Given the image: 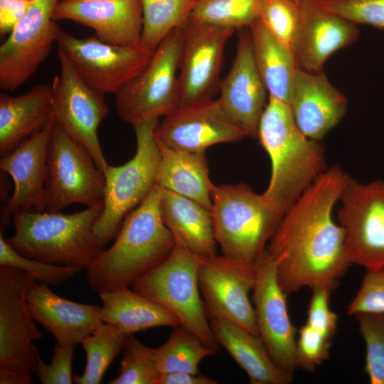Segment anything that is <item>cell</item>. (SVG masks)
<instances>
[{"label": "cell", "instance_id": "cell-1", "mask_svg": "<svg viewBox=\"0 0 384 384\" xmlns=\"http://www.w3.org/2000/svg\"><path fill=\"white\" fill-rule=\"evenodd\" d=\"M348 176L339 166L327 169L284 212L267 250L287 294L304 287L333 292L351 265L343 229L333 218Z\"/></svg>", "mask_w": 384, "mask_h": 384}, {"label": "cell", "instance_id": "cell-2", "mask_svg": "<svg viewBox=\"0 0 384 384\" xmlns=\"http://www.w3.org/2000/svg\"><path fill=\"white\" fill-rule=\"evenodd\" d=\"M161 197L156 184L125 217L113 245L87 269L92 291L100 294L128 287L170 255L175 238L164 223Z\"/></svg>", "mask_w": 384, "mask_h": 384}, {"label": "cell", "instance_id": "cell-3", "mask_svg": "<svg viewBox=\"0 0 384 384\" xmlns=\"http://www.w3.org/2000/svg\"><path fill=\"white\" fill-rule=\"evenodd\" d=\"M257 138L272 164L263 193L284 213L327 169L324 149L300 130L289 105L270 95Z\"/></svg>", "mask_w": 384, "mask_h": 384}, {"label": "cell", "instance_id": "cell-4", "mask_svg": "<svg viewBox=\"0 0 384 384\" xmlns=\"http://www.w3.org/2000/svg\"><path fill=\"white\" fill-rule=\"evenodd\" d=\"M104 201L70 214L60 212H17L12 216L15 231L6 239L22 255L49 264L87 269L105 245L93 225Z\"/></svg>", "mask_w": 384, "mask_h": 384}, {"label": "cell", "instance_id": "cell-5", "mask_svg": "<svg viewBox=\"0 0 384 384\" xmlns=\"http://www.w3.org/2000/svg\"><path fill=\"white\" fill-rule=\"evenodd\" d=\"M211 216L215 240L223 255L254 264L265 251L284 212L264 193L245 183L214 185Z\"/></svg>", "mask_w": 384, "mask_h": 384}, {"label": "cell", "instance_id": "cell-6", "mask_svg": "<svg viewBox=\"0 0 384 384\" xmlns=\"http://www.w3.org/2000/svg\"><path fill=\"white\" fill-rule=\"evenodd\" d=\"M170 255L132 284L138 294L176 316L180 325L210 348L220 345L210 327L199 294L198 268L202 257L191 252L177 238Z\"/></svg>", "mask_w": 384, "mask_h": 384}, {"label": "cell", "instance_id": "cell-7", "mask_svg": "<svg viewBox=\"0 0 384 384\" xmlns=\"http://www.w3.org/2000/svg\"><path fill=\"white\" fill-rule=\"evenodd\" d=\"M159 118L134 124L137 151L123 165L110 164L104 171V209L93 225L96 236L106 245L117 235L125 217L156 185L161 151L155 137Z\"/></svg>", "mask_w": 384, "mask_h": 384}, {"label": "cell", "instance_id": "cell-8", "mask_svg": "<svg viewBox=\"0 0 384 384\" xmlns=\"http://www.w3.org/2000/svg\"><path fill=\"white\" fill-rule=\"evenodd\" d=\"M105 187L104 173L91 153L54 120L47 149L46 211L94 206L103 200Z\"/></svg>", "mask_w": 384, "mask_h": 384}, {"label": "cell", "instance_id": "cell-9", "mask_svg": "<svg viewBox=\"0 0 384 384\" xmlns=\"http://www.w3.org/2000/svg\"><path fill=\"white\" fill-rule=\"evenodd\" d=\"M180 43L177 28L161 42L144 68L114 95L116 110L122 121L133 125L165 117L179 107Z\"/></svg>", "mask_w": 384, "mask_h": 384}, {"label": "cell", "instance_id": "cell-10", "mask_svg": "<svg viewBox=\"0 0 384 384\" xmlns=\"http://www.w3.org/2000/svg\"><path fill=\"white\" fill-rule=\"evenodd\" d=\"M338 223L351 265L384 267V181L362 183L348 176L340 196Z\"/></svg>", "mask_w": 384, "mask_h": 384}, {"label": "cell", "instance_id": "cell-11", "mask_svg": "<svg viewBox=\"0 0 384 384\" xmlns=\"http://www.w3.org/2000/svg\"><path fill=\"white\" fill-rule=\"evenodd\" d=\"M60 72L51 84L53 118L92 155L98 169L108 166L97 129L109 113L105 94L90 85L72 62L58 49Z\"/></svg>", "mask_w": 384, "mask_h": 384}, {"label": "cell", "instance_id": "cell-12", "mask_svg": "<svg viewBox=\"0 0 384 384\" xmlns=\"http://www.w3.org/2000/svg\"><path fill=\"white\" fill-rule=\"evenodd\" d=\"M179 28V107L213 100L222 80L225 47L236 30L190 17Z\"/></svg>", "mask_w": 384, "mask_h": 384}, {"label": "cell", "instance_id": "cell-13", "mask_svg": "<svg viewBox=\"0 0 384 384\" xmlns=\"http://www.w3.org/2000/svg\"><path fill=\"white\" fill-rule=\"evenodd\" d=\"M60 1L32 0L24 17L1 45V90H17L49 55L61 29L53 18Z\"/></svg>", "mask_w": 384, "mask_h": 384}, {"label": "cell", "instance_id": "cell-14", "mask_svg": "<svg viewBox=\"0 0 384 384\" xmlns=\"http://www.w3.org/2000/svg\"><path fill=\"white\" fill-rule=\"evenodd\" d=\"M33 275L0 265V368L35 373L40 357L33 341L42 338L29 314L26 297Z\"/></svg>", "mask_w": 384, "mask_h": 384}, {"label": "cell", "instance_id": "cell-15", "mask_svg": "<svg viewBox=\"0 0 384 384\" xmlns=\"http://www.w3.org/2000/svg\"><path fill=\"white\" fill-rule=\"evenodd\" d=\"M57 45L84 79L105 95H115L144 68L154 52L141 46L107 43L95 36L78 38L62 28Z\"/></svg>", "mask_w": 384, "mask_h": 384}, {"label": "cell", "instance_id": "cell-16", "mask_svg": "<svg viewBox=\"0 0 384 384\" xmlns=\"http://www.w3.org/2000/svg\"><path fill=\"white\" fill-rule=\"evenodd\" d=\"M198 279L208 317L225 319L259 336L255 309L249 299L255 281L254 264L223 255L202 257Z\"/></svg>", "mask_w": 384, "mask_h": 384}, {"label": "cell", "instance_id": "cell-17", "mask_svg": "<svg viewBox=\"0 0 384 384\" xmlns=\"http://www.w3.org/2000/svg\"><path fill=\"white\" fill-rule=\"evenodd\" d=\"M254 267L252 301L259 336L274 363L294 375L297 368V328L288 313L287 294L279 284L274 261L267 249L255 260Z\"/></svg>", "mask_w": 384, "mask_h": 384}, {"label": "cell", "instance_id": "cell-18", "mask_svg": "<svg viewBox=\"0 0 384 384\" xmlns=\"http://www.w3.org/2000/svg\"><path fill=\"white\" fill-rule=\"evenodd\" d=\"M53 123L54 119L1 157V171L11 177L14 191L1 209L0 232L4 233L17 212L46 211L47 149Z\"/></svg>", "mask_w": 384, "mask_h": 384}, {"label": "cell", "instance_id": "cell-19", "mask_svg": "<svg viewBox=\"0 0 384 384\" xmlns=\"http://www.w3.org/2000/svg\"><path fill=\"white\" fill-rule=\"evenodd\" d=\"M155 137L171 149L206 151L214 144L235 142L248 136L225 115L217 100H211L178 107L164 117Z\"/></svg>", "mask_w": 384, "mask_h": 384}, {"label": "cell", "instance_id": "cell-20", "mask_svg": "<svg viewBox=\"0 0 384 384\" xmlns=\"http://www.w3.org/2000/svg\"><path fill=\"white\" fill-rule=\"evenodd\" d=\"M236 48L232 66L221 80L217 101L234 124L248 137L257 138L267 90L255 63L250 31L240 32Z\"/></svg>", "mask_w": 384, "mask_h": 384}, {"label": "cell", "instance_id": "cell-21", "mask_svg": "<svg viewBox=\"0 0 384 384\" xmlns=\"http://www.w3.org/2000/svg\"><path fill=\"white\" fill-rule=\"evenodd\" d=\"M53 18L55 21H71L90 28L95 36L107 43L141 46V0H60Z\"/></svg>", "mask_w": 384, "mask_h": 384}, {"label": "cell", "instance_id": "cell-22", "mask_svg": "<svg viewBox=\"0 0 384 384\" xmlns=\"http://www.w3.org/2000/svg\"><path fill=\"white\" fill-rule=\"evenodd\" d=\"M292 44L299 69L322 72L326 59L358 37L356 24L324 9L319 0H302Z\"/></svg>", "mask_w": 384, "mask_h": 384}, {"label": "cell", "instance_id": "cell-23", "mask_svg": "<svg viewBox=\"0 0 384 384\" xmlns=\"http://www.w3.org/2000/svg\"><path fill=\"white\" fill-rule=\"evenodd\" d=\"M289 105L300 130L318 142L341 120L347 110L346 97L323 72L310 73L299 68Z\"/></svg>", "mask_w": 384, "mask_h": 384}, {"label": "cell", "instance_id": "cell-24", "mask_svg": "<svg viewBox=\"0 0 384 384\" xmlns=\"http://www.w3.org/2000/svg\"><path fill=\"white\" fill-rule=\"evenodd\" d=\"M26 304L32 319L62 346L81 343L104 323L99 305L68 300L37 281L28 292Z\"/></svg>", "mask_w": 384, "mask_h": 384}, {"label": "cell", "instance_id": "cell-25", "mask_svg": "<svg viewBox=\"0 0 384 384\" xmlns=\"http://www.w3.org/2000/svg\"><path fill=\"white\" fill-rule=\"evenodd\" d=\"M52 86L38 84L25 93L0 95V156L4 157L21 142L53 119Z\"/></svg>", "mask_w": 384, "mask_h": 384}, {"label": "cell", "instance_id": "cell-26", "mask_svg": "<svg viewBox=\"0 0 384 384\" xmlns=\"http://www.w3.org/2000/svg\"><path fill=\"white\" fill-rule=\"evenodd\" d=\"M208 320L219 345L245 371L250 383L289 384L293 382V374L274 363L260 336L223 318L209 316Z\"/></svg>", "mask_w": 384, "mask_h": 384}, {"label": "cell", "instance_id": "cell-27", "mask_svg": "<svg viewBox=\"0 0 384 384\" xmlns=\"http://www.w3.org/2000/svg\"><path fill=\"white\" fill-rule=\"evenodd\" d=\"M161 196L163 219L174 236L201 257L217 255L211 211L193 199L161 187Z\"/></svg>", "mask_w": 384, "mask_h": 384}, {"label": "cell", "instance_id": "cell-28", "mask_svg": "<svg viewBox=\"0 0 384 384\" xmlns=\"http://www.w3.org/2000/svg\"><path fill=\"white\" fill-rule=\"evenodd\" d=\"M157 142L161 161L156 184L193 199L211 211L214 184L209 177L205 151L178 150Z\"/></svg>", "mask_w": 384, "mask_h": 384}, {"label": "cell", "instance_id": "cell-29", "mask_svg": "<svg viewBox=\"0 0 384 384\" xmlns=\"http://www.w3.org/2000/svg\"><path fill=\"white\" fill-rule=\"evenodd\" d=\"M98 294L102 304V321L128 334L156 326L180 325L173 314L128 287Z\"/></svg>", "mask_w": 384, "mask_h": 384}, {"label": "cell", "instance_id": "cell-30", "mask_svg": "<svg viewBox=\"0 0 384 384\" xmlns=\"http://www.w3.org/2000/svg\"><path fill=\"white\" fill-rule=\"evenodd\" d=\"M249 29L255 63L269 95L289 104L298 69L293 50L279 41L260 19Z\"/></svg>", "mask_w": 384, "mask_h": 384}, {"label": "cell", "instance_id": "cell-31", "mask_svg": "<svg viewBox=\"0 0 384 384\" xmlns=\"http://www.w3.org/2000/svg\"><path fill=\"white\" fill-rule=\"evenodd\" d=\"M216 352L181 325L174 326L169 339L162 346L149 347L151 358L161 374L171 372L198 373L200 362Z\"/></svg>", "mask_w": 384, "mask_h": 384}, {"label": "cell", "instance_id": "cell-32", "mask_svg": "<svg viewBox=\"0 0 384 384\" xmlns=\"http://www.w3.org/2000/svg\"><path fill=\"white\" fill-rule=\"evenodd\" d=\"M202 0H141L143 30L141 46L154 51L173 30L180 28Z\"/></svg>", "mask_w": 384, "mask_h": 384}, {"label": "cell", "instance_id": "cell-33", "mask_svg": "<svg viewBox=\"0 0 384 384\" xmlns=\"http://www.w3.org/2000/svg\"><path fill=\"white\" fill-rule=\"evenodd\" d=\"M114 326L103 323L81 344L86 353L83 373L73 376L77 384H98L109 366L123 351L128 336Z\"/></svg>", "mask_w": 384, "mask_h": 384}, {"label": "cell", "instance_id": "cell-34", "mask_svg": "<svg viewBox=\"0 0 384 384\" xmlns=\"http://www.w3.org/2000/svg\"><path fill=\"white\" fill-rule=\"evenodd\" d=\"M264 0H202L190 18L238 30L250 28L257 19Z\"/></svg>", "mask_w": 384, "mask_h": 384}, {"label": "cell", "instance_id": "cell-35", "mask_svg": "<svg viewBox=\"0 0 384 384\" xmlns=\"http://www.w3.org/2000/svg\"><path fill=\"white\" fill-rule=\"evenodd\" d=\"M118 376L110 384H159L161 373L149 353V347L132 334L129 335L123 349Z\"/></svg>", "mask_w": 384, "mask_h": 384}, {"label": "cell", "instance_id": "cell-36", "mask_svg": "<svg viewBox=\"0 0 384 384\" xmlns=\"http://www.w3.org/2000/svg\"><path fill=\"white\" fill-rule=\"evenodd\" d=\"M366 343L365 372L370 384H384V312L354 316Z\"/></svg>", "mask_w": 384, "mask_h": 384}, {"label": "cell", "instance_id": "cell-37", "mask_svg": "<svg viewBox=\"0 0 384 384\" xmlns=\"http://www.w3.org/2000/svg\"><path fill=\"white\" fill-rule=\"evenodd\" d=\"M0 232V265L20 269L35 277L41 283L60 286L83 269L74 266L57 265L26 257L14 250Z\"/></svg>", "mask_w": 384, "mask_h": 384}, {"label": "cell", "instance_id": "cell-38", "mask_svg": "<svg viewBox=\"0 0 384 384\" xmlns=\"http://www.w3.org/2000/svg\"><path fill=\"white\" fill-rule=\"evenodd\" d=\"M259 19L282 43L292 49L300 21V6L292 0H264Z\"/></svg>", "mask_w": 384, "mask_h": 384}, {"label": "cell", "instance_id": "cell-39", "mask_svg": "<svg viewBox=\"0 0 384 384\" xmlns=\"http://www.w3.org/2000/svg\"><path fill=\"white\" fill-rule=\"evenodd\" d=\"M333 338L306 322L298 330L296 346L297 368L311 373L329 359Z\"/></svg>", "mask_w": 384, "mask_h": 384}, {"label": "cell", "instance_id": "cell-40", "mask_svg": "<svg viewBox=\"0 0 384 384\" xmlns=\"http://www.w3.org/2000/svg\"><path fill=\"white\" fill-rule=\"evenodd\" d=\"M326 10L354 23L384 29V0H319Z\"/></svg>", "mask_w": 384, "mask_h": 384}, {"label": "cell", "instance_id": "cell-41", "mask_svg": "<svg viewBox=\"0 0 384 384\" xmlns=\"http://www.w3.org/2000/svg\"><path fill=\"white\" fill-rule=\"evenodd\" d=\"M384 312V267L366 270L361 286L347 306V314Z\"/></svg>", "mask_w": 384, "mask_h": 384}, {"label": "cell", "instance_id": "cell-42", "mask_svg": "<svg viewBox=\"0 0 384 384\" xmlns=\"http://www.w3.org/2000/svg\"><path fill=\"white\" fill-rule=\"evenodd\" d=\"M75 345L56 343L50 364L38 358L36 375L43 384H72V362Z\"/></svg>", "mask_w": 384, "mask_h": 384}, {"label": "cell", "instance_id": "cell-43", "mask_svg": "<svg viewBox=\"0 0 384 384\" xmlns=\"http://www.w3.org/2000/svg\"><path fill=\"white\" fill-rule=\"evenodd\" d=\"M331 292L324 287L312 289L306 322L334 337L337 329L338 316L329 307Z\"/></svg>", "mask_w": 384, "mask_h": 384}, {"label": "cell", "instance_id": "cell-44", "mask_svg": "<svg viewBox=\"0 0 384 384\" xmlns=\"http://www.w3.org/2000/svg\"><path fill=\"white\" fill-rule=\"evenodd\" d=\"M32 0H0V34L9 35L26 15Z\"/></svg>", "mask_w": 384, "mask_h": 384}, {"label": "cell", "instance_id": "cell-45", "mask_svg": "<svg viewBox=\"0 0 384 384\" xmlns=\"http://www.w3.org/2000/svg\"><path fill=\"white\" fill-rule=\"evenodd\" d=\"M218 380L189 372H171L162 374L159 384H216Z\"/></svg>", "mask_w": 384, "mask_h": 384}, {"label": "cell", "instance_id": "cell-46", "mask_svg": "<svg viewBox=\"0 0 384 384\" xmlns=\"http://www.w3.org/2000/svg\"><path fill=\"white\" fill-rule=\"evenodd\" d=\"M33 373L0 368L1 384H31Z\"/></svg>", "mask_w": 384, "mask_h": 384}, {"label": "cell", "instance_id": "cell-47", "mask_svg": "<svg viewBox=\"0 0 384 384\" xmlns=\"http://www.w3.org/2000/svg\"><path fill=\"white\" fill-rule=\"evenodd\" d=\"M292 1H294L295 3H297V4H299H299H301V2L302 1V0H292Z\"/></svg>", "mask_w": 384, "mask_h": 384}]
</instances>
